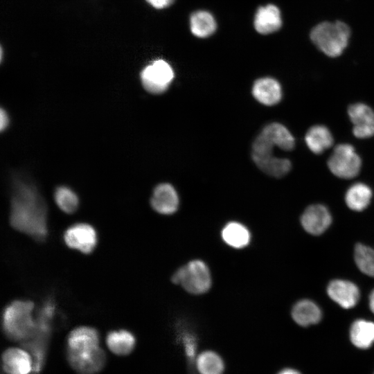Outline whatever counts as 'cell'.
Masks as SVG:
<instances>
[{
	"mask_svg": "<svg viewBox=\"0 0 374 374\" xmlns=\"http://www.w3.org/2000/svg\"><path fill=\"white\" fill-rule=\"evenodd\" d=\"M252 95L260 103L266 106L278 104L282 99V87L278 81L271 77L256 80L252 87Z\"/></svg>",
	"mask_w": 374,
	"mask_h": 374,
	"instance_id": "cell-15",
	"label": "cell"
},
{
	"mask_svg": "<svg viewBox=\"0 0 374 374\" xmlns=\"http://www.w3.org/2000/svg\"><path fill=\"white\" fill-rule=\"evenodd\" d=\"M301 224L309 233L317 235L323 233L332 222L328 208L321 204L308 206L301 215Z\"/></svg>",
	"mask_w": 374,
	"mask_h": 374,
	"instance_id": "cell-12",
	"label": "cell"
},
{
	"mask_svg": "<svg viewBox=\"0 0 374 374\" xmlns=\"http://www.w3.org/2000/svg\"><path fill=\"white\" fill-rule=\"evenodd\" d=\"M292 317L297 324L308 326L315 324L321 320V312L314 302L303 299L294 305Z\"/></svg>",
	"mask_w": 374,
	"mask_h": 374,
	"instance_id": "cell-21",
	"label": "cell"
},
{
	"mask_svg": "<svg viewBox=\"0 0 374 374\" xmlns=\"http://www.w3.org/2000/svg\"><path fill=\"white\" fill-rule=\"evenodd\" d=\"M283 19L280 9L269 3L260 6L254 15V28L259 34L269 35L278 31L282 26Z\"/></svg>",
	"mask_w": 374,
	"mask_h": 374,
	"instance_id": "cell-13",
	"label": "cell"
},
{
	"mask_svg": "<svg viewBox=\"0 0 374 374\" xmlns=\"http://www.w3.org/2000/svg\"><path fill=\"white\" fill-rule=\"evenodd\" d=\"M179 196L175 188L168 183L157 185L153 190L150 198L152 208L162 215L175 213L179 206Z\"/></svg>",
	"mask_w": 374,
	"mask_h": 374,
	"instance_id": "cell-11",
	"label": "cell"
},
{
	"mask_svg": "<svg viewBox=\"0 0 374 374\" xmlns=\"http://www.w3.org/2000/svg\"><path fill=\"white\" fill-rule=\"evenodd\" d=\"M260 133L276 147L285 151L294 148L295 141L288 129L279 123H271L263 127Z\"/></svg>",
	"mask_w": 374,
	"mask_h": 374,
	"instance_id": "cell-19",
	"label": "cell"
},
{
	"mask_svg": "<svg viewBox=\"0 0 374 374\" xmlns=\"http://www.w3.org/2000/svg\"><path fill=\"white\" fill-rule=\"evenodd\" d=\"M350 36L349 26L340 21L321 22L310 32L312 43L325 55L332 57H338L344 52Z\"/></svg>",
	"mask_w": 374,
	"mask_h": 374,
	"instance_id": "cell-3",
	"label": "cell"
},
{
	"mask_svg": "<svg viewBox=\"0 0 374 374\" xmlns=\"http://www.w3.org/2000/svg\"><path fill=\"white\" fill-rule=\"evenodd\" d=\"M327 292L332 300L345 309L354 307L359 299L358 287L348 280L337 279L331 281Z\"/></svg>",
	"mask_w": 374,
	"mask_h": 374,
	"instance_id": "cell-14",
	"label": "cell"
},
{
	"mask_svg": "<svg viewBox=\"0 0 374 374\" xmlns=\"http://www.w3.org/2000/svg\"><path fill=\"white\" fill-rule=\"evenodd\" d=\"M181 341L185 355L189 362L193 363L197 355V341L196 337L191 332H184L180 335Z\"/></svg>",
	"mask_w": 374,
	"mask_h": 374,
	"instance_id": "cell-28",
	"label": "cell"
},
{
	"mask_svg": "<svg viewBox=\"0 0 374 374\" xmlns=\"http://www.w3.org/2000/svg\"><path fill=\"white\" fill-rule=\"evenodd\" d=\"M369 307L371 310L374 314V290L372 291L369 296Z\"/></svg>",
	"mask_w": 374,
	"mask_h": 374,
	"instance_id": "cell-32",
	"label": "cell"
},
{
	"mask_svg": "<svg viewBox=\"0 0 374 374\" xmlns=\"http://www.w3.org/2000/svg\"><path fill=\"white\" fill-rule=\"evenodd\" d=\"M46 217V204L37 188L25 179H15L10 215L12 227L42 242L48 234Z\"/></svg>",
	"mask_w": 374,
	"mask_h": 374,
	"instance_id": "cell-1",
	"label": "cell"
},
{
	"mask_svg": "<svg viewBox=\"0 0 374 374\" xmlns=\"http://www.w3.org/2000/svg\"><path fill=\"white\" fill-rule=\"evenodd\" d=\"M348 114L353 124V135L358 139L374 136V111L368 105L357 103L348 107Z\"/></svg>",
	"mask_w": 374,
	"mask_h": 374,
	"instance_id": "cell-9",
	"label": "cell"
},
{
	"mask_svg": "<svg viewBox=\"0 0 374 374\" xmlns=\"http://www.w3.org/2000/svg\"><path fill=\"white\" fill-rule=\"evenodd\" d=\"M350 337L357 348H369L374 342V323L362 319L355 321L351 326Z\"/></svg>",
	"mask_w": 374,
	"mask_h": 374,
	"instance_id": "cell-24",
	"label": "cell"
},
{
	"mask_svg": "<svg viewBox=\"0 0 374 374\" xmlns=\"http://www.w3.org/2000/svg\"><path fill=\"white\" fill-rule=\"evenodd\" d=\"M172 282L180 285L193 294H204L211 286V275L207 265L201 260H193L179 268L172 276Z\"/></svg>",
	"mask_w": 374,
	"mask_h": 374,
	"instance_id": "cell-4",
	"label": "cell"
},
{
	"mask_svg": "<svg viewBox=\"0 0 374 374\" xmlns=\"http://www.w3.org/2000/svg\"><path fill=\"white\" fill-rule=\"evenodd\" d=\"M9 123L10 119L7 112L1 108L0 111V129L1 132L7 129Z\"/></svg>",
	"mask_w": 374,
	"mask_h": 374,
	"instance_id": "cell-30",
	"label": "cell"
},
{
	"mask_svg": "<svg viewBox=\"0 0 374 374\" xmlns=\"http://www.w3.org/2000/svg\"><path fill=\"white\" fill-rule=\"evenodd\" d=\"M222 238L225 243L230 247L242 249L249 244L251 235L248 229L243 224L236 222H231L223 228Z\"/></svg>",
	"mask_w": 374,
	"mask_h": 374,
	"instance_id": "cell-22",
	"label": "cell"
},
{
	"mask_svg": "<svg viewBox=\"0 0 374 374\" xmlns=\"http://www.w3.org/2000/svg\"><path fill=\"white\" fill-rule=\"evenodd\" d=\"M372 198L371 188L364 183H356L347 190L345 201L353 211H362L370 204Z\"/></svg>",
	"mask_w": 374,
	"mask_h": 374,
	"instance_id": "cell-23",
	"label": "cell"
},
{
	"mask_svg": "<svg viewBox=\"0 0 374 374\" xmlns=\"http://www.w3.org/2000/svg\"><path fill=\"white\" fill-rule=\"evenodd\" d=\"M98 331L91 327L80 326L73 329L66 339L68 362L82 361L96 355L101 348Z\"/></svg>",
	"mask_w": 374,
	"mask_h": 374,
	"instance_id": "cell-5",
	"label": "cell"
},
{
	"mask_svg": "<svg viewBox=\"0 0 374 374\" xmlns=\"http://www.w3.org/2000/svg\"><path fill=\"white\" fill-rule=\"evenodd\" d=\"M54 199L57 206L66 213H74L78 207L79 199L76 193L66 186L56 188Z\"/></svg>",
	"mask_w": 374,
	"mask_h": 374,
	"instance_id": "cell-27",
	"label": "cell"
},
{
	"mask_svg": "<svg viewBox=\"0 0 374 374\" xmlns=\"http://www.w3.org/2000/svg\"><path fill=\"white\" fill-rule=\"evenodd\" d=\"M106 344L114 354L125 356L130 355L134 349L136 339L128 330H112L107 335Z\"/></svg>",
	"mask_w": 374,
	"mask_h": 374,
	"instance_id": "cell-17",
	"label": "cell"
},
{
	"mask_svg": "<svg viewBox=\"0 0 374 374\" xmlns=\"http://www.w3.org/2000/svg\"><path fill=\"white\" fill-rule=\"evenodd\" d=\"M1 362L5 374H33V358L25 348H7L2 353Z\"/></svg>",
	"mask_w": 374,
	"mask_h": 374,
	"instance_id": "cell-10",
	"label": "cell"
},
{
	"mask_svg": "<svg viewBox=\"0 0 374 374\" xmlns=\"http://www.w3.org/2000/svg\"><path fill=\"white\" fill-rule=\"evenodd\" d=\"M354 257L359 270L374 277V249L359 243L355 247Z\"/></svg>",
	"mask_w": 374,
	"mask_h": 374,
	"instance_id": "cell-26",
	"label": "cell"
},
{
	"mask_svg": "<svg viewBox=\"0 0 374 374\" xmlns=\"http://www.w3.org/2000/svg\"><path fill=\"white\" fill-rule=\"evenodd\" d=\"M189 27L195 37L205 39L215 33L217 30V21L209 11L198 10L190 15Z\"/></svg>",
	"mask_w": 374,
	"mask_h": 374,
	"instance_id": "cell-16",
	"label": "cell"
},
{
	"mask_svg": "<svg viewBox=\"0 0 374 374\" xmlns=\"http://www.w3.org/2000/svg\"><path fill=\"white\" fill-rule=\"evenodd\" d=\"M277 374H301L297 371L292 369V368H284L279 371Z\"/></svg>",
	"mask_w": 374,
	"mask_h": 374,
	"instance_id": "cell-31",
	"label": "cell"
},
{
	"mask_svg": "<svg viewBox=\"0 0 374 374\" xmlns=\"http://www.w3.org/2000/svg\"><path fill=\"white\" fill-rule=\"evenodd\" d=\"M34 304L29 301H15L8 305L2 315V328L12 341L24 342L33 333L35 317Z\"/></svg>",
	"mask_w": 374,
	"mask_h": 374,
	"instance_id": "cell-2",
	"label": "cell"
},
{
	"mask_svg": "<svg viewBox=\"0 0 374 374\" xmlns=\"http://www.w3.org/2000/svg\"><path fill=\"white\" fill-rule=\"evenodd\" d=\"M256 166L267 175L280 178L286 175L292 168L290 161L274 155L253 160Z\"/></svg>",
	"mask_w": 374,
	"mask_h": 374,
	"instance_id": "cell-25",
	"label": "cell"
},
{
	"mask_svg": "<svg viewBox=\"0 0 374 374\" xmlns=\"http://www.w3.org/2000/svg\"><path fill=\"white\" fill-rule=\"evenodd\" d=\"M64 239L70 248L84 253H91L97 243L95 229L86 223H78L66 229Z\"/></svg>",
	"mask_w": 374,
	"mask_h": 374,
	"instance_id": "cell-8",
	"label": "cell"
},
{
	"mask_svg": "<svg viewBox=\"0 0 374 374\" xmlns=\"http://www.w3.org/2000/svg\"><path fill=\"white\" fill-rule=\"evenodd\" d=\"M194 364L199 374H223L225 371L223 358L212 350H206L197 354Z\"/></svg>",
	"mask_w": 374,
	"mask_h": 374,
	"instance_id": "cell-20",
	"label": "cell"
},
{
	"mask_svg": "<svg viewBox=\"0 0 374 374\" xmlns=\"http://www.w3.org/2000/svg\"><path fill=\"white\" fill-rule=\"evenodd\" d=\"M305 141L313 153L319 154L331 147L333 143V136L327 127L316 125L308 130Z\"/></svg>",
	"mask_w": 374,
	"mask_h": 374,
	"instance_id": "cell-18",
	"label": "cell"
},
{
	"mask_svg": "<svg viewBox=\"0 0 374 374\" xmlns=\"http://www.w3.org/2000/svg\"><path fill=\"white\" fill-rule=\"evenodd\" d=\"M175 77L172 66L163 59H157L147 65L140 73L141 84L152 94L164 93Z\"/></svg>",
	"mask_w": 374,
	"mask_h": 374,
	"instance_id": "cell-7",
	"label": "cell"
},
{
	"mask_svg": "<svg viewBox=\"0 0 374 374\" xmlns=\"http://www.w3.org/2000/svg\"><path fill=\"white\" fill-rule=\"evenodd\" d=\"M328 166L335 176L352 179L359 174L362 160L352 145L341 143L335 148L328 160Z\"/></svg>",
	"mask_w": 374,
	"mask_h": 374,
	"instance_id": "cell-6",
	"label": "cell"
},
{
	"mask_svg": "<svg viewBox=\"0 0 374 374\" xmlns=\"http://www.w3.org/2000/svg\"><path fill=\"white\" fill-rule=\"evenodd\" d=\"M153 8L162 10L172 6L175 0H145Z\"/></svg>",
	"mask_w": 374,
	"mask_h": 374,
	"instance_id": "cell-29",
	"label": "cell"
}]
</instances>
